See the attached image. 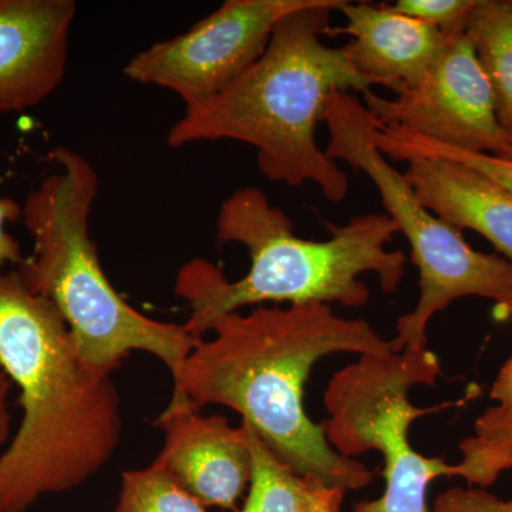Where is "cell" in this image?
<instances>
[{"mask_svg": "<svg viewBox=\"0 0 512 512\" xmlns=\"http://www.w3.org/2000/svg\"><path fill=\"white\" fill-rule=\"evenodd\" d=\"M460 463L454 477L476 487H491L505 471L512 470V413L491 406L474 423L471 436L461 441Z\"/></svg>", "mask_w": 512, "mask_h": 512, "instance_id": "2e32d148", "label": "cell"}, {"mask_svg": "<svg viewBox=\"0 0 512 512\" xmlns=\"http://www.w3.org/2000/svg\"><path fill=\"white\" fill-rule=\"evenodd\" d=\"M365 94L366 109L383 127L399 128L440 146L507 156L512 136L495 109L490 80L466 32L447 37L423 77L393 99Z\"/></svg>", "mask_w": 512, "mask_h": 512, "instance_id": "9c48e42d", "label": "cell"}, {"mask_svg": "<svg viewBox=\"0 0 512 512\" xmlns=\"http://www.w3.org/2000/svg\"><path fill=\"white\" fill-rule=\"evenodd\" d=\"M0 363L19 387L23 416L0 453V512L89 481L116 453L123 430L111 375L84 363L49 299L0 274Z\"/></svg>", "mask_w": 512, "mask_h": 512, "instance_id": "7a4b0ae2", "label": "cell"}, {"mask_svg": "<svg viewBox=\"0 0 512 512\" xmlns=\"http://www.w3.org/2000/svg\"><path fill=\"white\" fill-rule=\"evenodd\" d=\"M346 2L311 0L279 20L264 55L220 94L185 110L168 131V146L221 140L248 144L256 150L259 171L272 183L292 188L312 183L326 200H345L348 174L320 150L316 127L333 92L372 90L345 47L322 42L330 13Z\"/></svg>", "mask_w": 512, "mask_h": 512, "instance_id": "3957f363", "label": "cell"}, {"mask_svg": "<svg viewBox=\"0 0 512 512\" xmlns=\"http://www.w3.org/2000/svg\"><path fill=\"white\" fill-rule=\"evenodd\" d=\"M252 456L248 495L239 512H313L316 488L276 458L254 427L242 421Z\"/></svg>", "mask_w": 512, "mask_h": 512, "instance_id": "9a60e30c", "label": "cell"}, {"mask_svg": "<svg viewBox=\"0 0 512 512\" xmlns=\"http://www.w3.org/2000/svg\"><path fill=\"white\" fill-rule=\"evenodd\" d=\"M490 397L498 410L512 413V356L501 367L500 373L491 387Z\"/></svg>", "mask_w": 512, "mask_h": 512, "instance_id": "7402d4cb", "label": "cell"}, {"mask_svg": "<svg viewBox=\"0 0 512 512\" xmlns=\"http://www.w3.org/2000/svg\"><path fill=\"white\" fill-rule=\"evenodd\" d=\"M373 138L377 148L386 158L402 161V163L410 157H434L453 161L484 174L512 194V161L510 160L490 156V154L440 146L399 128L377 126Z\"/></svg>", "mask_w": 512, "mask_h": 512, "instance_id": "e0dca14e", "label": "cell"}, {"mask_svg": "<svg viewBox=\"0 0 512 512\" xmlns=\"http://www.w3.org/2000/svg\"><path fill=\"white\" fill-rule=\"evenodd\" d=\"M311 0H225L183 35L137 53L124 74L170 90L185 110L204 104L264 55L276 23Z\"/></svg>", "mask_w": 512, "mask_h": 512, "instance_id": "ba28073f", "label": "cell"}, {"mask_svg": "<svg viewBox=\"0 0 512 512\" xmlns=\"http://www.w3.org/2000/svg\"><path fill=\"white\" fill-rule=\"evenodd\" d=\"M464 32L493 87L498 120L512 136V0H477Z\"/></svg>", "mask_w": 512, "mask_h": 512, "instance_id": "5bb4252c", "label": "cell"}, {"mask_svg": "<svg viewBox=\"0 0 512 512\" xmlns=\"http://www.w3.org/2000/svg\"><path fill=\"white\" fill-rule=\"evenodd\" d=\"M10 389H12V380L0 363V450L9 443L10 430H12L10 429L12 417H10L8 404Z\"/></svg>", "mask_w": 512, "mask_h": 512, "instance_id": "603a6c76", "label": "cell"}, {"mask_svg": "<svg viewBox=\"0 0 512 512\" xmlns=\"http://www.w3.org/2000/svg\"><path fill=\"white\" fill-rule=\"evenodd\" d=\"M505 313V315L511 316L512 318V305L507 306V308L501 309Z\"/></svg>", "mask_w": 512, "mask_h": 512, "instance_id": "d4e9b609", "label": "cell"}, {"mask_svg": "<svg viewBox=\"0 0 512 512\" xmlns=\"http://www.w3.org/2000/svg\"><path fill=\"white\" fill-rule=\"evenodd\" d=\"M156 426L164 433L157 463L205 507L239 512L252 473L244 427H232L222 416H202L177 390Z\"/></svg>", "mask_w": 512, "mask_h": 512, "instance_id": "30bf717a", "label": "cell"}, {"mask_svg": "<svg viewBox=\"0 0 512 512\" xmlns=\"http://www.w3.org/2000/svg\"><path fill=\"white\" fill-rule=\"evenodd\" d=\"M431 512H512V500H501L480 487L451 488L437 497Z\"/></svg>", "mask_w": 512, "mask_h": 512, "instance_id": "ffe728a7", "label": "cell"}, {"mask_svg": "<svg viewBox=\"0 0 512 512\" xmlns=\"http://www.w3.org/2000/svg\"><path fill=\"white\" fill-rule=\"evenodd\" d=\"M23 207L13 198H0V268L12 264L19 266L25 261L22 248L12 235L5 231L6 222L22 220Z\"/></svg>", "mask_w": 512, "mask_h": 512, "instance_id": "44dd1931", "label": "cell"}, {"mask_svg": "<svg viewBox=\"0 0 512 512\" xmlns=\"http://www.w3.org/2000/svg\"><path fill=\"white\" fill-rule=\"evenodd\" d=\"M476 5L477 0H397L389 6L450 36L464 32Z\"/></svg>", "mask_w": 512, "mask_h": 512, "instance_id": "d6986e66", "label": "cell"}, {"mask_svg": "<svg viewBox=\"0 0 512 512\" xmlns=\"http://www.w3.org/2000/svg\"><path fill=\"white\" fill-rule=\"evenodd\" d=\"M217 238L247 248V275L231 282L221 268L195 258L178 271L175 293L190 306L185 328L198 340L220 316L262 303H332L360 308L370 291L360 276L373 274L384 293H394L404 278L406 255L389 249L396 224L386 214H366L348 224H328L326 241L303 239L281 208L256 187L238 188L222 201Z\"/></svg>", "mask_w": 512, "mask_h": 512, "instance_id": "277c9868", "label": "cell"}, {"mask_svg": "<svg viewBox=\"0 0 512 512\" xmlns=\"http://www.w3.org/2000/svg\"><path fill=\"white\" fill-rule=\"evenodd\" d=\"M60 170L26 198L22 221L32 255L16 269L23 284L62 313L84 363L111 375L131 352L158 357L177 375L200 340L184 325L151 319L128 305L100 264L90 237L99 177L83 154L56 147Z\"/></svg>", "mask_w": 512, "mask_h": 512, "instance_id": "5b68a950", "label": "cell"}, {"mask_svg": "<svg viewBox=\"0 0 512 512\" xmlns=\"http://www.w3.org/2000/svg\"><path fill=\"white\" fill-rule=\"evenodd\" d=\"M440 375L439 357L426 348L359 356L329 380L323 396L329 417L322 426L330 446L348 458L380 451L384 460L382 497L360 501L353 512H431L427 488L454 477L453 464L417 453L409 440L414 421L453 404L410 402L413 387L434 386Z\"/></svg>", "mask_w": 512, "mask_h": 512, "instance_id": "52a82bcc", "label": "cell"}, {"mask_svg": "<svg viewBox=\"0 0 512 512\" xmlns=\"http://www.w3.org/2000/svg\"><path fill=\"white\" fill-rule=\"evenodd\" d=\"M404 163V177L424 207L461 232H477L512 262L511 192L453 161L410 157Z\"/></svg>", "mask_w": 512, "mask_h": 512, "instance_id": "4fadbf2b", "label": "cell"}, {"mask_svg": "<svg viewBox=\"0 0 512 512\" xmlns=\"http://www.w3.org/2000/svg\"><path fill=\"white\" fill-rule=\"evenodd\" d=\"M322 123L329 134L325 153L370 178L386 215L412 248L420 296L416 308L397 320L394 352L426 349L430 320L457 299L487 298L498 309L512 305V262L471 248L460 229L421 204L404 174L377 148L373 133L380 123L362 100L349 92H333Z\"/></svg>", "mask_w": 512, "mask_h": 512, "instance_id": "8992f818", "label": "cell"}, {"mask_svg": "<svg viewBox=\"0 0 512 512\" xmlns=\"http://www.w3.org/2000/svg\"><path fill=\"white\" fill-rule=\"evenodd\" d=\"M73 0H0V114L39 106L62 84Z\"/></svg>", "mask_w": 512, "mask_h": 512, "instance_id": "8fae6325", "label": "cell"}, {"mask_svg": "<svg viewBox=\"0 0 512 512\" xmlns=\"http://www.w3.org/2000/svg\"><path fill=\"white\" fill-rule=\"evenodd\" d=\"M116 512H210L177 478L154 461L121 474Z\"/></svg>", "mask_w": 512, "mask_h": 512, "instance_id": "ac0fdd59", "label": "cell"}, {"mask_svg": "<svg viewBox=\"0 0 512 512\" xmlns=\"http://www.w3.org/2000/svg\"><path fill=\"white\" fill-rule=\"evenodd\" d=\"M505 158V160H510L512 161V140H511V147H510V150H508V153H507V156L503 157Z\"/></svg>", "mask_w": 512, "mask_h": 512, "instance_id": "484cf974", "label": "cell"}, {"mask_svg": "<svg viewBox=\"0 0 512 512\" xmlns=\"http://www.w3.org/2000/svg\"><path fill=\"white\" fill-rule=\"evenodd\" d=\"M210 332L214 338L201 339L173 377L174 390L197 410L218 404L241 414L276 458L309 483L345 493L372 483L375 473L365 464L333 450L322 424L305 412L303 394L323 357L389 355L393 340L325 303L228 313L212 320Z\"/></svg>", "mask_w": 512, "mask_h": 512, "instance_id": "6da1fadb", "label": "cell"}, {"mask_svg": "<svg viewBox=\"0 0 512 512\" xmlns=\"http://www.w3.org/2000/svg\"><path fill=\"white\" fill-rule=\"evenodd\" d=\"M345 491L338 488H316L315 511L313 512H342Z\"/></svg>", "mask_w": 512, "mask_h": 512, "instance_id": "cb8c5ba5", "label": "cell"}, {"mask_svg": "<svg viewBox=\"0 0 512 512\" xmlns=\"http://www.w3.org/2000/svg\"><path fill=\"white\" fill-rule=\"evenodd\" d=\"M339 12L346 25L330 28L328 35L350 36L343 47L357 72L370 86L394 94L419 82L446 46L448 36L439 29L394 12L389 5L348 0Z\"/></svg>", "mask_w": 512, "mask_h": 512, "instance_id": "7c38bea8", "label": "cell"}]
</instances>
